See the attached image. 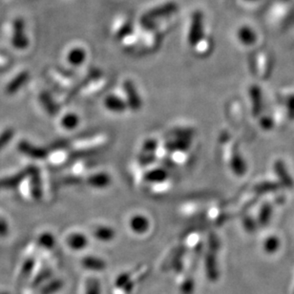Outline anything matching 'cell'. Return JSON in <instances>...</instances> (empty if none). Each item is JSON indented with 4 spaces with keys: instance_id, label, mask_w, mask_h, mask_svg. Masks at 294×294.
Here are the masks:
<instances>
[{
    "instance_id": "obj_1",
    "label": "cell",
    "mask_w": 294,
    "mask_h": 294,
    "mask_svg": "<svg viewBox=\"0 0 294 294\" xmlns=\"http://www.w3.org/2000/svg\"><path fill=\"white\" fill-rule=\"evenodd\" d=\"M151 227L150 220L142 214H134L128 220V227L136 235L146 234Z\"/></svg>"
},
{
    "instance_id": "obj_2",
    "label": "cell",
    "mask_w": 294,
    "mask_h": 294,
    "mask_svg": "<svg viewBox=\"0 0 294 294\" xmlns=\"http://www.w3.org/2000/svg\"><path fill=\"white\" fill-rule=\"evenodd\" d=\"M81 266L89 271V274L97 275L106 270L107 264L105 261L98 256H85L81 260Z\"/></svg>"
},
{
    "instance_id": "obj_3",
    "label": "cell",
    "mask_w": 294,
    "mask_h": 294,
    "mask_svg": "<svg viewBox=\"0 0 294 294\" xmlns=\"http://www.w3.org/2000/svg\"><path fill=\"white\" fill-rule=\"evenodd\" d=\"M122 88L126 96L125 101L127 106L130 107L133 111H139L141 107V100L136 87L134 86L133 83H131L130 81H126Z\"/></svg>"
},
{
    "instance_id": "obj_4",
    "label": "cell",
    "mask_w": 294,
    "mask_h": 294,
    "mask_svg": "<svg viewBox=\"0 0 294 294\" xmlns=\"http://www.w3.org/2000/svg\"><path fill=\"white\" fill-rule=\"evenodd\" d=\"M66 245L74 251H81L88 247L89 239L84 233L73 232L67 236Z\"/></svg>"
},
{
    "instance_id": "obj_5",
    "label": "cell",
    "mask_w": 294,
    "mask_h": 294,
    "mask_svg": "<svg viewBox=\"0 0 294 294\" xmlns=\"http://www.w3.org/2000/svg\"><path fill=\"white\" fill-rule=\"evenodd\" d=\"M103 104L108 111L112 113L120 114L125 112L127 109V103L125 100L121 99L119 96L111 94L108 95L104 99Z\"/></svg>"
},
{
    "instance_id": "obj_6",
    "label": "cell",
    "mask_w": 294,
    "mask_h": 294,
    "mask_svg": "<svg viewBox=\"0 0 294 294\" xmlns=\"http://www.w3.org/2000/svg\"><path fill=\"white\" fill-rule=\"evenodd\" d=\"M116 235L115 229L110 226L99 225L92 229V236L100 243H110L116 238Z\"/></svg>"
},
{
    "instance_id": "obj_7",
    "label": "cell",
    "mask_w": 294,
    "mask_h": 294,
    "mask_svg": "<svg viewBox=\"0 0 294 294\" xmlns=\"http://www.w3.org/2000/svg\"><path fill=\"white\" fill-rule=\"evenodd\" d=\"M19 149H20L21 153L25 154L27 156L36 159V160H42L45 159L48 156V152L43 148L34 146L32 145L31 143H29L28 141H20L19 143Z\"/></svg>"
},
{
    "instance_id": "obj_8",
    "label": "cell",
    "mask_w": 294,
    "mask_h": 294,
    "mask_svg": "<svg viewBox=\"0 0 294 294\" xmlns=\"http://www.w3.org/2000/svg\"><path fill=\"white\" fill-rule=\"evenodd\" d=\"M86 182L89 187L103 189L110 186L111 177L105 172H97L90 174L86 178Z\"/></svg>"
},
{
    "instance_id": "obj_9",
    "label": "cell",
    "mask_w": 294,
    "mask_h": 294,
    "mask_svg": "<svg viewBox=\"0 0 294 294\" xmlns=\"http://www.w3.org/2000/svg\"><path fill=\"white\" fill-rule=\"evenodd\" d=\"M142 179L153 185L164 182L167 180V172L163 168H153L148 170L146 173L143 174Z\"/></svg>"
},
{
    "instance_id": "obj_10",
    "label": "cell",
    "mask_w": 294,
    "mask_h": 294,
    "mask_svg": "<svg viewBox=\"0 0 294 294\" xmlns=\"http://www.w3.org/2000/svg\"><path fill=\"white\" fill-rule=\"evenodd\" d=\"M82 294H101L100 283L97 275L89 274L82 284Z\"/></svg>"
},
{
    "instance_id": "obj_11",
    "label": "cell",
    "mask_w": 294,
    "mask_h": 294,
    "mask_svg": "<svg viewBox=\"0 0 294 294\" xmlns=\"http://www.w3.org/2000/svg\"><path fill=\"white\" fill-rule=\"evenodd\" d=\"M28 175H30V168H28L25 171H22L20 173L15 174V175H13L10 178L0 180V187L1 188H6V189L14 188V187H17Z\"/></svg>"
},
{
    "instance_id": "obj_12",
    "label": "cell",
    "mask_w": 294,
    "mask_h": 294,
    "mask_svg": "<svg viewBox=\"0 0 294 294\" xmlns=\"http://www.w3.org/2000/svg\"><path fill=\"white\" fill-rule=\"evenodd\" d=\"M30 175H32V178H31L32 196H33V199L40 200L42 193H41V182H40V175H39L38 168L31 167L30 168Z\"/></svg>"
},
{
    "instance_id": "obj_13",
    "label": "cell",
    "mask_w": 294,
    "mask_h": 294,
    "mask_svg": "<svg viewBox=\"0 0 294 294\" xmlns=\"http://www.w3.org/2000/svg\"><path fill=\"white\" fill-rule=\"evenodd\" d=\"M274 170H275L276 175L279 177L281 182H283L286 187H291L293 186V181L291 180V178L287 172V168L285 167L283 161H281V160L276 161L275 166H274Z\"/></svg>"
},
{
    "instance_id": "obj_14",
    "label": "cell",
    "mask_w": 294,
    "mask_h": 294,
    "mask_svg": "<svg viewBox=\"0 0 294 294\" xmlns=\"http://www.w3.org/2000/svg\"><path fill=\"white\" fill-rule=\"evenodd\" d=\"M60 125L66 130H74L80 125V117L75 113H68L62 117Z\"/></svg>"
},
{
    "instance_id": "obj_15",
    "label": "cell",
    "mask_w": 294,
    "mask_h": 294,
    "mask_svg": "<svg viewBox=\"0 0 294 294\" xmlns=\"http://www.w3.org/2000/svg\"><path fill=\"white\" fill-rule=\"evenodd\" d=\"M230 167L234 173L242 176L247 171L246 162L242 159L240 154H234L230 160Z\"/></svg>"
},
{
    "instance_id": "obj_16",
    "label": "cell",
    "mask_w": 294,
    "mask_h": 294,
    "mask_svg": "<svg viewBox=\"0 0 294 294\" xmlns=\"http://www.w3.org/2000/svg\"><path fill=\"white\" fill-rule=\"evenodd\" d=\"M249 95H250V100H251L254 113L259 114L261 107L263 106V99H262L260 89L257 86L251 87Z\"/></svg>"
},
{
    "instance_id": "obj_17",
    "label": "cell",
    "mask_w": 294,
    "mask_h": 294,
    "mask_svg": "<svg viewBox=\"0 0 294 294\" xmlns=\"http://www.w3.org/2000/svg\"><path fill=\"white\" fill-rule=\"evenodd\" d=\"M28 80V75L26 73L20 74L19 77H16L14 80L7 86L6 92L9 95H13L16 91H19L22 85Z\"/></svg>"
},
{
    "instance_id": "obj_18",
    "label": "cell",
    "mask_w": 294,
    "mask_h": 294,
    "mask_svg": "<svg viewBox=\"0 0 294 294\" xmlns=\"http://www.w3.org/2000/svg\"><path fill=\"white\" fill-rule=\"evenodd\" d=\"M280 240L276 236H269L264 242V249L268 254H273L280 248Z\"/></svg>"
},
{
    "instance_id": "obj_19",
    "label": "cell",
    "mask_w": 294,
    "mask_h": 294,
    "mask_svg": "<svg viewBox=\"0 0 294 294\" xmlns=\"http://www.w3.org/2000/svg\"><path fill=\"white\" fill-rule=\"evenodd\" d=\"M40 100H41L42 105L45 108V110L50 115H54V114L58 113L59 109H58L57 105L54 104L52 98L49 96V94L45 93V92L41 94L40 95Z\"/></svg>"
},
{
    "instance_id": "obj_20",
    "label": "cell",
    "mask_w": 294,
    "mask_h": 294,
    "mask_svg": "<svg viewBox=\"0 0 294 294\" xmlns=\"http://www.w3.org/2000/svg\"><path fill=\"white\" fill-rule=\"evenodd\" d=\"M272 216V207L268 204H265L263 207H261L260 212H259V223L262 226H267L268 222L271 219Z\"/></svg>"
},
{
    "instance_id": "obj_21",
    "label": "cell",
    "mask_w": 294,
    "mask_h": 294,
    "mask_svg": "<svg viewBox=\"0 0 294 294\" xmlns=\"http://www.w3.org/2000/svg\"><path fill=\"white\" fill-rule=\"evenodd\" d=\"M39 244L42 247L47 248V249H51L53 248L56 241L53 238V235L51 233H43L41 234L39 238Z\"/></svg>"
},
{
    "instance_id": "obj_22",
    "label": "cell",
    "mask_w": 294,
    "mask_h": 294,
    "mask_svg": "<svg viewBox=\"0 0 294 294\" xmlns=\"http://www.w3.org/2000/svg\"><path fill=\"white\" fill-rule=\"evenodd\" d=\"M62 287V282L60 280H54L49 283L47 286L41 289V294H53Z\"/></svg>"
},
{
    "instance_id": "obj_23",
    "label": "cell",
    "mask_w": 294,
    "mask_h": 294,
    "mask_svg": "<svg viewBox=\"0 0 294 294\" xmlns=\"http://www.w3.org/2000/svg\"><path fill=\"white\" fill-rule=\"evenodd\" d=\"M33 267H34V260L33 259L26 260L24 265L22 266V268H21L20 275L22 276V278H28L30 276V274L32 273Z\"/></svg>"
},
{
    "instance_id": "obj_24",
    "label": "cell",
    "mask_w": 294,
    "mask_h": 294,
    "mask_svg": "<svg viewBox=\"0 0 294 294\" xmlns=\"http://www.w3.org/2000/svg\"><path fill=\"white\" fill-rule=\"evenodd\" d=\"M13 137V130L8 129L0 135V149L6 145L7 143L12 140Z\"/></svg>"
},
{
    "instance_id": "obj_25",
    "label": "cell",
    "mask_w": 294,
    "mask_h": 294,
    "mask_svg": "<svg viewBox=\"0 0 294 294\" xmlns=\"http://www.w3.org/2000/svg\"><path fill=\"white\" fill-rule=\"evenodd\" d=\"M287 114L290 120H294V94L290 95L286 101Z\"/></svg>"
},
{
    "instance_id": "obj_26",
    "label": "cell",
    "mask_w": 294,
    "mask_h": 294,
    "mask_svg": "<svg viewBox=\"0 0 294 294\" xmlns=\"http://www.w3.org/2000/svg\"><path fill=\"white\" fill-rule=\"evenodd\" d=\"M172 160L176 163H183L187 160V151H175L172 155Z\"/></svg>"
},
{
    "instance_id": "obj_27",
    "label": "cell",
    "mask_w": 294,
    "mask_h": 294,
    "mask_svg": "<svg viewBox=\"0 0 294 294\" xmlns=\"http://www.w3.org/2000/svg\"><path fill=\"white\" fill-rule=\"evenodd\" d=\"M276 188L278 187H276V185H274L272 182H265V183H262V185H259V187H257V191L258 192H267V191H273Z\"/></svg>"
},
{
    "instance_id": "obj_28",
    "label": "cell",
    "mask_w": 294,
    "mask_h": 294,
    "mask_svg": "<svg viewBox=\"0 0 294 294\" xmlns=\"http://www.w3.org/2000/svg\"><path fill=\"white\" fill-rule=\"evenodd\" d=\"M8 232H9V227H8L6 222L2 218H0V236L5 237Z\"/></svg>"
},
{
    "instance_id": "obj_29",
    "label": "cell",
    "mask_w": 294,
    "mask_h": 294,
    "mask_svg": "<svg viewBox=\"0 0 294 294\" xmlns=\"http://www.w3.org/2000/svg\"><path fill=\"white\" fill-rule=\"evenodd\" d=\"M82 59H83V54L80 53H75L70 56V61L73 63V64H80V62L82 61Z\"/></svg>"
},
{
    "instance_id": "obj_30",
    "label": "cell",
    "mask_w": 294,
    "mask_h": 294,
    "mask_svg": "<svg viewBox=\"0 0 294 294\" xmlns=\"http://www.w3.org/2000/svg\"><path fill=\"white\" fill-rule=\"evenodd\" d=\"M244 226L248 232H253L255 230V224H253V220L249 219V218H247L246 220H244Z\"/></svg>"
},
{
    "instance_id": "obj_31",
    "label": "cell",
    "mask_w": 294,
    "mask_h": 294,
    "mask_svg": "<svg viewBox=\"0 0 294 294\" xmlns=\"http://www.w3.org/2000/svg\"><path fill=\"white\" fill-rule=\"evenodd\" d=\"M261 125L266 129H269V128L273 126V122L269 118H263L261 120Z\"/></svg>"
},
{
    "instance_id": "obj_32",
    "label": "cell",
    "mask_w": 294,
    "mask_h": 294,
    "mask_svg": "<svg viewBox=\"0 0 294 294\" xmlns=\"http://www.w3.org/2000/svg\"><path fill=\"white\" fill-rule=\"evenodd\" d=\"M0 294H8V293H6V292H3V293H0Z\"/></svg>"
}]
</instances>
